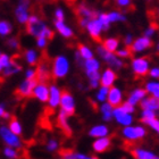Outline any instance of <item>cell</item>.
Masks as SVG:
<instances>
[{
  "instance_id": "cell-1",
  "label": "cell",
  "mask_w": 159,
  "mask_h": 159,
  "mask_svg": "<svg viewBox=\"0 0 159 159\" xmlns=\"http://www.w3.org/2000/svg\"><path fill=\"white\" fill-rule=\"evenodd\" d=\"M86 79L89 81L90 89L96 90L100 86V70H101V61L96 57H92L90 59L83 60V64L81 66Z\"/></svg>"
},
{
  "instance_id": "cell-2",
  "label": "cell",
  "mask_w": 159,
  "mask_h": 159,
  "mask_svg": "<svg viewBox=\"0 0 159 159\" xmlns=\"http://www.w3.org/2000/svg\"><path fill=\"white\" fill-rule=\"evenodd\" d=\"M51 66V77L53 80H61L68 75L70 70V61L65 55H58L53 58L50 64Z\"/></svg>"
},
{
  "instance_id": "cell-3",
  "label": "cell",
  "mask_w": 159,
  "mask_h": 159,
  "mask_svg": "<svg viewBox=\"0 0 159 159\" xmlns=\"http://www.w3.org/2000/svg\"><path fill=\"white\" fill-rule=\"evenodd\" d=\"M97 53L98 56L100 57V59L102 60L103 63L106 64L108 67H111L115 70H120L124 67L125 63H124V59L119 58L116 55V52H111L109 50L105 49L102 47V44L97 47Z\"/></svg>"
},
{
  "instance_id": "cell-4",
  "label": "cell",
  "mask_w": 159,
  "mask_h": 159,
  "mask_svg": "<svg viewBox=\"0 0 159 159\" xmlns=\"http://www.w3.org/2000/svg\"><path fill=\"white\" fill-rule=\"evenodd\" d=\"M122 138L125 141H129V142H136V141H140L146 138L147 135V129L144 126L141 125H131L129 126H124L122 129Z\"/></svg>"
},
{
  "instance_id": "cell-5",
  "label": "cell",
  "mask_w": 159,
  "mask_h": 159,
  "mask_svg": "<svg viewBox=\"0 0 159 159\" xmlns=\"http://www.w3.org/2000/svg\"><path fill=\"white\" fill-rule=\"evenodd\" d=\"M0 139L2 140L5 146L13 147V148H16L18 150L23 149L24 142L20 135H17L14 132H11L7 125L0 126Z\"/></svg>"
},
{
  "instance_id": "cell-6",
  "label": "cell",
  "mask_w": 159,
  "mask_h": 159,
  "mask_svg": "<svg viewBox=\"0 0 159 159\" xmlns=\"http://www.w3.org/2000/svg\"><path fill=\"white\" fill-rule=\"evenodd\" d=\"M47 26H48V25L43 22L42 18H41L39 15H37V14H31L26 24H25L26 33L33 38L39 37Z\"/></svg>"
},
{
  "instance_id": "cell-7",
  "label": "cell",
  "mask_w": 159,
  "mask_h": 159,
  "mask_svg": "<svg viewBox=\"0 0 159 159\" xmlns=\"http://www.w3.org/2000/svg\"><path fill=\"white\" fill-rule=\"evenodd\" d=\"M131 70L136 77H144L150 70V59L146 56L134 57L131 60Z\"/></svg>"
},
{
  "instance_id": "cell-8",
  "label": "cell",
  "mask_w": 159,
  "mask_h": 159,
  "mask_svg": "<svg viewBox=\"0 0 159 159\" xmlns=\"http://www.w3.org/2000/svg\"><path fill=\"white\" fill-rule=\"evenodd\" d=\"M32 1L31 0H18L14 14H15V18H16L17 23L20 25H25L30 17V10Z\"/></svg>"
},
{
  "instance_id": "cell-9",
  "label": "cell",
  "mask_w": 159,
  "mask_h": 159,
  "mask_svg": "<svg viewBox=\"0 0 159 159\" xmlns=\"http://www.w3.org/2000/svg\"><path fill=\"white\" fill-rule=\"evenodd\" d=\"M59 108L61 110H64L70 117L73 116L74 114H75V110H76V101H75V98H74V96L70 91L63 90Z\"/></svg>"
},
{
  "instance_id": "cell-10",
  "label": "cell",
  "mask_w": 159,
  "mask_h": 159,
  "mask_svg": "<svg viewBox=\"0 0 159 159\" xmlns=\"http://www.w3.org/2000/svg\"><path fill=\"white\" fill-rule=\"evenodd\" d=\"M39 82L38 79H24L16 89V96L22 99H27L33 96V89Z\"/></svg>"
},
{
  "instance_id": "cell-11",
  "label": "cell",
  "mask_w": 159,
  "mask_h": 159,
  "mask_svg": "<svg viewBox=\"0 0 159 159\" xmlns=\"http://www.w3.org/2000/svg\"><path fill=\"white\" fill-rule=\"evenodd\" d=\"M153 42L151 38H148L146 35L139 37L134 39V41L132 42V44L129 47L132 53H142L147 50H149L152 47Z\"/></svg>"
},
{
  "instance_id": "cell-12",
  "label": "cell",
  "mask_w": 159,
  "mask_h": 159,
  "mask_svg": "<svg viewBox=\"0 0 159 159\" xmlns=\"http://www.w3.org/2000/svg\"><path fill=\"white\" fill-rule=\"evenodd\" d=\"M113 116L114 119L116 120V123L120 126H129L131 124H133L134 122V117H133V114L127 113L126 110H124L122 108V106H117L114 107L113 110Z\"/></svg>"
},
{
  "instance_id": "cell-13",
  "label": "cell",
  "mask_w": 159,
  "mask_h": 159,
  "mask_svg": "<svg viewBox=\"0 0 159 159\" xmlns=\"http://www.w3.org/2000/svg\"><path fill=\"white\" fill-rule=\"evenodd\" d=\"M85 30L88 32V34L91 37V39L94 40V41H100L101 34L105 32L102 24H101V22L99 20L98 17H94V18L89 20V23L86 24L85 26Z\"/></svg>"
},
{
  "instance_id": "cell-14",
  "label": "cell",
  "mask_w": 159,
  "mask_h": 159,
  "mask_svg": "<svg viewBox=\"0 0 159 159\" xmlns=\"http://www.w3.org/2000/svg\"><path fill=\"white\" fill-rule=\"evenodd\" d=\"M63 90L57 84H50L49 85V98H48V107L50 110H56L59 108L60 99H61Z\"/></svg>"
},
{
  "instance_id": "cell-15",
  "label": "cell",
  "mask_w": 159,
  "mask_h": 159,
  "mask_svg": "<svg viewBox=\"0 0 159 159\" xmlns=\"http://www.w3.org/2000/svg\"><path fill=\"white\" fill-rule=\"evenodd\" d=\"M38 101L41 103L48 102V98H49V85L48 82H38L37 85L33 89V96Z\"/></svg>"
},
{
  "instance_id": "cell-16",
  "label": "cell",
  "mask_w": 159,
  "mask_h": 159,
  "mask_svg": "<svg viewBox=\"0 0 159 159\" xmlns=\"http://www.w3.org/2000/svg\"><path fill=\"white\" fill-rule=\"evenodd\" d=\"M117 80V73L116 70L111 67H106L105 70L100 74V85L110 88L115 84Z\"/></svg>"
},
{
  "instance_id": "cell-17",
  "label": "cell",
  "mask_w": 159,
  "mask_h": 159,
  "mask_svg": "<svg viewBox=\"0 0 159 159\" xmlns=\"http://www.w3.org/2000/svg\"><path fill=\"white\" fill-rule=\"evenodd\" d=\"M111 147V139L108 136H102V138H97L92 142V150L97 155L105 153L110 149Z\"/></svg>"
},
{
  "instance_id": "cell-18",
  "label": "cell",
  "mask_w": 159,
  "mask_h": 159,
  "mask_svg": "<svg viewBox=\"0 0 159 159\" xmlns=\"http://www.w3.org/2000/svg\"><path fill=\"white\" fill-rule=\"evenodd\" d=\"M76 15L79 17V20H92L94 17H97L98 11L93 9L92 7H90L89 5H86L84 2H81L77 5L76 7Z\"/></svg>"
},
{
  "instance_id": "cell-19",
  "label": "cell",
  "mask_w": 159,
  "mask_h": 159,
  "mask_svg": "<svg viewBox=\"0 0 159 159\" xmlns=\"http://www.w3.org/2000/svg\"><path fill=\"white\" fill-rule=\"evenodd\" d=\"M107 101H108L113 107L120 106L122 102L124 101V93H123V90L120 89V88H118V86H114V85L110 86Z\"/></svg>"
},
{
  "instance_id": "cell-20",
  "label": "cell",
  "mask_w": 159,
  "mask_h": 159,
  "mask_svg": "<svg viewBox=\"0 0 159 159\" xmlns=\"http://www.w3.org/2000/svg\"><path fill=\"white\" fill-rule=\"evenodd\" d=\"M68 118H70V116H68L64 110L59 109V111L57 114V118H56L57 125H58V127L63 131V133L65 135L70 136L72 135V126H70V122H68Z\"/></svg>"
},
{
  "instance_id": "cell-21",
  "label": "cell",
  "mask_w": 159,
  "mask_h": 159,
  "mask_svg": "<svg viewBox=\"0 0 159 159\" xmlns=\"http://www.w3.org/2000/svg\"><path fill=\"white\" fill-rule=\"evenodd\" d=\"M37 79L40 82H48L51 79V66L47 60H41L37 65Z\"/></svg>"
},
{
  "instance_id": "cell-22",
  "label": "cell",
  "mask_w": 159,
  "mask_h": 159,
  "mask_svg": "<svg viewBox=\"0 0 159 159\" xmlns=\"http://www.w3.org/2000/svg\"><path fill=\"white\" fill-rule=\"evenodd\" d=\"M53 26H55V30L58 32V34H59L60 37H63L64 39L68 40L74 37L73 29L70 25H67L65 23V20H55Z\"/></svg>"
},
{
  "instance_id": "cell-23",
  "label": "cell",
  "mask_w": 159,
  "mask_h": 159,
  "mask_svg": "<svg viewBox=\"0 0 159 159\" xmlns=\"http://www.w3.org/2000/svg\"><path fill=\"white\" fill-rule=\"evenodd\" d=\"M147 91L144 88H135V89H133L131 92H129V97H127V101L129 102H131L132 105H134V106H136V105H139L140 102H141V100L143 99V98H146L147 97Z\"/></svg>"
},
{
  "instance_id": "cell-24",
  "label": "cell",
  "mask_w": 159,
  "mask_h": 159,
  "mask_svg": "<svg viewBox=\"0 0 159 159\" xmlns=\"http://www.w3.org/2000/svg\"><path fill=\"white\" fill-rule=\"evenodd\" d=\"M23 58L24 61L29 65V66H37L40 61V55L38 52V50L33 49V48H29L23 52Z\"/></svg>"
},
{
  "instance_id": "cell-25",
  "label": "cell",
  "mask_w": 159,
  "mask_h": 159,
  "mask_svg": "<svg viewBox=\"0 0 159 159\" xmlns=\"http://www.w3.org/2000/svg\"><path fill=\"white\" fill-rule=\"evenodd\" d=\"M110 133L109 127L105 124H97V125L92 126L91 129H89V136L93 138V139H97V138H102V136H108Z\"/></svg>"
},
{
  "instance_id": "cell-26",
  "label": "cell",
  "mask_w": 159,
  "mask_h": 159,
  "mask_svg": "<svg viewBox=\"0 0 159 159\" xmlns=\"http://www.w3.org/2000/svg\"><path fill=\"white\" fill-rule=\"evenodd\" d=\"M22 72V65H20L16 59L11 60V63L8 65L7 67L2 68V72L0 75H2L3 77H10L13 76V75H16V74L20 73Z\"/></svg>"
},
{
  "instance_id": "cell-27",
  "label": "cell",
  "mask_w": 159,
  "mask_h": 159,
  "mask_svg": "<svg viewBox=\"0 0 159 159\" xmlns=\"http://www.w3.org/2000/svg\"><path fill=\"white\" fill-rule=\"evenodd\" d=\"M139 105L141 109H151L155 111H159V99L152 96L143 98Z\"/></svg>"
},
{
  "instance_id": "cell-28",
  "label": "cell",
  "mask_w": 159,
  "mask_h": 159,
  "mask_svg": "<svg viewBox=\"0 0 159 159\" xmlns=\"http://www.w3.org/2000/svg\"><path fill=\"white\" fill-rule=\"evenodd\" d=\"M132 156L135 159H158L159 157L152 151H149L143 148H134L131 150Z\"/></svg>"
},
{
  "instance_id": "cell-29",
  "label": "cell",
  "mask_w": 159,
  "mask_h": 159,
  "mask_svg": "<svg viewBox=\"0 0 159 159\" xmlns=\"http://www.w3.org/2000/svg\"><path fill=\"white\" fill-rule=\"evenodd\" d=\"M113 110L114 107L110 105L108 101H105V102H101L99 107V111L101 114V118H102L103 122H111L114 119L113 116Z\"/></svg>"
},
{
  "instance_id": "cell-30",
  "label": "cell",
  "mask_w": 159,
  "mask_h": 159,
  "mask_svg": "<svg viewBox=\"0 0 159 159\" xmlns=\"http://www.w3.org/2000/svg\"><path fill=\"white\" fill-rule=\"evenodd\" d=\"M59 156L64 159H91L92 157L83 152H75L72 150H61L59 151Z\"/></svg>"
},
{
  "instance_id": "cell-31",
  "label": "cell",
  "mask_w": 159,
  "mask_h": 159,
  "mask_svg": "<svg viewBox=\"0 0 159 159\" xmlns=\"http://www.w3.org/2000/svg\"><path fill=\"white\" fill-rule=\"evenodd\" d=\"M144 89L149 96H152L157 99H159V81L158 80H152L148 81L144 84Z\"/></svg>"
},
{
  "instance_id": "cell-32",
  "label": "cell",
  "mask_w": 159,
  "mask_h": 159,
  "mask_svg": "<svg viewBox=\"0 0 159 159\" xmlns=\"http://www.w3.org/2000/svg\"><path fill=\"white\" fill-rule=\"evenodd\" d=\"M107 20L110 24L114 23H122V22H126V16L122 11L119 10H111L109 13H106Z\"/></svg>"
},
{
  "instance_id": "cell-33",
  "label": "cell",
  "mask_w": 159,
  "mask_h": 159,
  "mask_svg": "<svg viewBox=\"0 0 159 159\" xmlns=\"http://www.w3.org/2000/svg\"><path fill=\"white\" fill-rule=\"evenodd\" d=\"M119 43L120 42L118 38H106L102 41V47L111 52H116V50L119 48Z\"/></svg>"
},
{
  "instance_id": "cell-34",
  "label": "cell",
  "mask_w": 159,
  "mask_h": 159,
  "mask_svg": "<svg viewBox=\"0 0 159 159\" xmlns=\"http://www.w3.org/2000/svg\"><path fill=\"white\" fill-rule=\"evenodd\" d=\"M8 127L11 132H14L17 135H22L23 134V125L20 124V122L15 117H11L9 119V123H8Z\"/></svg>"
},
{
  "instance_id": "cell-35",
  "label": "cell",
  "mask_w": 159,
  "mask_h": 159,
  "mask_svg": "<svg viewBox=\"0 0 159 159\" xmlns=\"http://www.w3.org/2000/svg\"><path fill=\"white\" fill-rule=\"evenodd\" d=\"M13 24L6 20H0V37H9L13 33Z\"/></svg>"
},
{
  "instance_id": "cell-36",
  "label": "cell",
  "mask_w": 159,
  "mask_h": 159,
  "mask_svg": "<svg viewBox=\"0 0 159 159\" xmlns=\"http://www.w3.org/2000/svg\"><path fill=\"white\" fill-rule=\"evenodd\" d=\"M108 92H109V88L107 86L100 85L98 88V91H97L96 96H94V99H96L97 102H105L107 101V98H108Z\"/></svg>"
},
{
  "instance_id": "cell-37",
  "label": "cell",
  "mask_w": 159,
  "mask_h": 159,
  "mask_svg": "<svg viewBox=\"0 0 159 159\" xmlns=\"http://www.w3.org/2000/svg\"><path fill=\"white\" fill-rule=\"evenodd\" d=\"M77 51L80 52L81 57H82V59H90V58H92L94 57V52H93V50L90 48L89 46H86V44H79L77 47Z\"/></svg>"
},
{
  "instance_id": "cell-38",
  "label": "cell",
  "mask_w": 159,
  "mask_h": 159,
  "mask_svg": "<svg viewBox=\"0 0 159 159\" xmlns=\"http://www.w3.org/2000/svg\"><path fill=\"white\" fill-rule=\"evenodd\" d=\"M2 155L7 159H17L20 157V153L18 152V149L13 148V147L6 146L2 149Z\"/></svg>"
},
{
  "instance_id": "cell-39",
  "label": "cell",
  "mask_w": 159,
  "mask_h": 159,
  "mask_svg": "<svg viewBox=\"0 0 159 159\" xmlns=\"http://www.w3.org/2000/svg\"><path fill=\"white\" fill-rule=\"evenodd\" d=\"M59 148H60L59 141L57 139H55V138H50L46 142V150L50 153L57 152L59 150Z\"/></svg>"
},
{
  "instance_id": "cell-40",
  "label": "cell",
  "mask_w": 159,
  "mask_h": 159,
  "mask_svg": "<svg viewBox=\"0 0 159 159\" xmlns=\"http://www.w3.org/2000/svg\"><path fill=\"white\" fill-rule=\"evenodd\" d=\"M153 117H157V111L151 109H141V113H140V120L142 123L149 120V119L153 118Z\"/></svg>"
},
{
  "instance_id": "cell-41",
  "label": "cell",
  "mask_w": 159,
  "mask_h": 159,
  "mask_svg": "<svg viewBox=\"0 0 159 159\" xmlns=\"http://www.w3.org/2000/svg\"><path fill=\"white\" fill-rule=\"evenodd\" d=\"M6 46L9 48L10 50H13V51H16V50L20 49V41L18 39L15 37H11V38H8L6 41Z\"/></svg>"
},
{
  "instance_id": "cell-42",
  "label": "cell",
  "mask_w": 159,
  "mask_h": 159,
  "mask_svg": "<svg viewBox=\"0 0 159 159\" xmlns=\"http://www.w3.org/2000/svg\"><path fill=\"white\" fill-rule=\"evenodd\" d=\"M116 55L119 58H122V59H127V58H129V57L132 56V51H131V49H129V47L118 48L116 50Z\"/></svg>"
},
{
  "instance_id": "cell-43",
  "label": "cell",
  "mask_w": 159,
  "mask_h": 159,
  "mask_svg": "<svg viewBox=\"0 0 159 159\" xmlns=\"http://www.w3.org/2000/svg\"><path fill=\"white\" fill-rule=\"evenodd\" d=\"M143 124H146L147 126H149L153 132H156L157 134H159V119L157 118V117H153V118L144 122Z\"/></svg>"
},
{
  "instance_id": "cell-44",
  "label": "cell",
  "mask_w": 159,
  "mask_h": 159,
  "mask_svg": "<svg viewBox=\"0 0 159 159\" xmlns=\"http://www.w3.org/2000/svg\"><path fill=\"white\" fill-rule=\"evenodd\" d=\"M97 17L99 18V20L101 22V24H102L103 26V30H105V32H107V31L110 29V25L111 24L108 22V20H107V15L106 13H98V15H97Z\"/></svg>"
},
{
  "instance_id": "cell-45",
  "label": "cell",
  "mask_w": 159,
  "mask_h": 159,
  "mask_svg": "<svg viewBox=\"0 0 159 159\" xmlns=\"http://www.w3.org/2000/svg\"><path fill=\"white\" fill-rule=\"evenodd\" d=\"M11 60H13V57L8 55V53H1V56H0V66L1 68H5L11 63Z\"/></svg>"
},
{
  "instance_id": "cell-46",
  "label": "cell",
  "mask_w": 159,
  "mask_h": 159,
  "mask_svg": "<svg viewBox=\"0 0 159 159\" xmlns=\"http://www.w3.org/2000/svg\"><path fill=\"white\" fill-rule=\"evenodd\" d=\"M115 5L120 9H129L132 8V0H114Z\"/></svg>"
},
{
  "instance_id": "cell-47",
  "label": "cell",
  "mask_w": 159,
  "mask_h": 159,
  "mask_svg": "<svg viewBox=\"0 0 159 159\" xmlns=\"http://www.w3.org/2000/svg\"><path fill=\"white\" fill-rule=\"evenodd\" d=\"M35 44H37V47L39 48L40 50H43V49H46L47 46H48V42H49V40L46 39V38H43V37H38L35 38Z\"/></svg>"
},
{
  "instance_id": "cell-48",
  "label": "cell",
  "mask_w": 159,
  "mask_h": 159,
  "mask_svg": "<svg viewBox=\"0 0 159 159\" xmlns=\"http://www.w3.org/2000/svg\"><path fill=\"white\" fill-rule=\"evenodd\" d=\"M53 18L55 20H65V11L61 7H58L53 11Z\"/></svg>"
},
{
  "instance_id": "cell-49",
  "label": "cell",
  "mask_w": 159,
  "mask_h": 159,
  "mask_svg": "<svg viewBox=\"0 0 159 159\" xmlns=\"http://www.w3.org/2000/svg\"><path fill=\"white\" fill-rule=\"evenodd\" d=\"M156 32H157V26L153 25V24H151V25H149V26L144 30L143 35H146V37H148V38H152L153 35L156 34Z\"/></svg>"
},
{
  "instance_id": "cell-50",
  "label": "cell",
  "mask_w": 159,
  "mask_h": 159,
  "mask_svg": "<svg viewBox=\"0 0 159 159\" xmlns=\"http://www.w3.org/2000/svg\"><path fill=\"white\" fill-rule=\"evenodd\" d=\"M120 106H122L123 109L126 110L127 113L134 114V113H135V110H136V109H135V106H134V105H132L131 102H129L127 100H126V101H123Z\"/></svg>"
},
{
  "instance_id": "cell-51",
  "label": "cell",
  "mask_w": 159,
  "mask_h": 159,
  "mask_svg": "<svg viewBox=\"0 0 159 159\" xmlns=\"http://www.w3.org/2000/svg\"><path fill=\"white\" fill-rule=\"evenodd\" d=\"M25 79H37V68L34 67H29L25 70Z\"/></svg>"
},
{
  "instance_id": "cell-52",
  "label": "cell",
  "mask_w": 159,
  "mask_h": 159,
  "mask_svg": "<svg viewBox=\"0 0 159 159\" xmlns=\"http://www.w3.org/2000/svg\"><path fill=\"white\" fill-rule=\"evenodd\" d=\"M148 75L152 80H159V66H155L152 68L150 67Z\"/></svg>"
},
{
  "instance_id": "cell-53",
  "label": "cell",
  "mask_w": 159,
  "mask_h": 159,
  "mask_svg": "<svg viewBox=\"0 0 159 159\" xmlns=\"http://www.w3.org/2000/svg\"><path fill=\"white\" fill-rule=\"evenodd\" d=\"M133 41H134V37H133L131 33H127L125 37H124V39H123V43H124L125 47H129L132 44Z\"/></svg>"
},
{
  "instance_id": "cell-54",
  "label": "cell",
  "mask_w": 159,
  "mask_h": 159,
  "mask_svg": "<svg viewBox=\"0 0 159 159\" xmlns=\"http://www.w3.org/2000/svg\"><path fill=\"white\" fill-rule=\"evenodd\" d=\"M6 111H7L6 103H5V102H0V118H2Z\"/></svg>"
},
{
  "instance_id": "cell-55",
  "label": "cell",
  "mask_w": 159,
  "mask_h": 159,
  "mask_svg": "<svg viewBox=\"0 0 159 159\" xmlns=\"http://www.w3.org/2000/svg\"><path fill=\"white\" fill-rule=\"evenodd\" d=\"M157 50H158V51H159V42L157 43Z\"/></svg>"
},
{
  "instance_id": "cell-56",
  "label": "cell",
  "mask_w": 159,
  "mask_h": 159,
  "mask_svg": "<svg viewBox=\"0 0 159 159\" xmlns=\"http://www.w3.org/2000/svg\"><path fill=\"white\" fill-rule=\"evenodd\" d=\"M1 72H2V68H1V66H0V74H1Z\"/></svg>"
},
{
  "instance_id": "cell-57",
  "label": "cell",
  "mask_w": 159,
  "mask_h": 159,
  "mask_svg": "<svg viewBox=\"0 0 159 159\" xmlns=\"http://www.w3.org/2000/svg\"><path fill=\"white\" fill-rule=\"evenodd\" d=\"M1 53H2V52H1V50H0V56H1Z\"/></svg>"
},
{
  "instance_id": "cell-58",
  "label": "cell",
  "mask_w": 159,
  "mask_h": 159,
  "mask_svg": "<svg viewBox=\"0 0 159 159\" xmlns=\"http://www.w3.org/2000/svg\"><path fill=\"white\" fill-rule=\"evenodd\" d=\"M158 14H159V7H158Z\"/></svg>"
},
{
  "instance_id": "cell-59",
  "label": "cell",
  "mask_w": 159,
  "mask_h": 159,
  "mask_svg": "<svg viewBox=\"0 0 159 159\" xmlns=\"http://www.w3.org/2000/svg\"><path fill=\"white\" fill-rule=\"evenodd\" d=\"M147 1H149V0H147Z\"/></svg>"
}]
</instances>
